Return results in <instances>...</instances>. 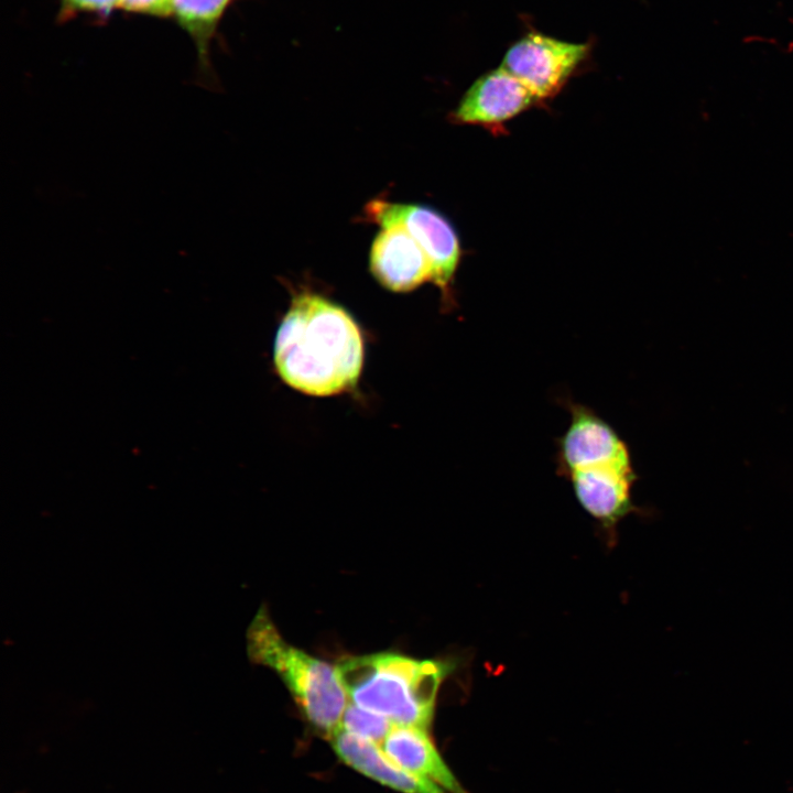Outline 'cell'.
Here are the masks:
<instances>
[{
	"label": "cell",
	"instance_id": "cell-1",
	"mask_svg": "<svg viewBox=\"0 0 793 793\" xmlns=\"http://www.w3.org/2000/svg\"><path fill=\"white\" fill-rule=\"evenodd\" d=\"M363 338L352 316L315 293L293 297L276 332L274 366L291 388L312 397L356 387L363 365Z\"/></svg>",
	"mask_w": 793,
	"mask_h": 793
},
{
	"label": "cell",
	"instance_id": "cell-2",
	"mask_svg": "<svg viewBox=\"0 0 793 793\" xmlns=\"http://www.w3.org/2000/svg\"><path fill=\"white\" fill-rule=\"evenodd\" d=\"M349 702L393 725L430 730L437 692L449 665L399 653L345 658L336 665Z\"/></svg>",
	"mask_w": 793,
	"mask_h": 793
},
{
	"label": "cell",
	"instance_id": "cell-3",
	"mask_svg": "<svg viewBox=\"0 0 793 793\" xmlns=\"http://www.w3.org/2000/svg\"><path fill=\"white\" fill-rule=\"evenodd\" d=\"M251 661L271 669L289 689L308 724L330 739L341 726L349 703L336 665L289 643L265 608H260L247 630Z\"/></svg>",
	"mask_w": 793,
	"mask_h": 793
},
{
	"label": "cell",
	"instance_id": "cell-4",
	"mask_svg": "<svg viewBox=\"0 0 793 793\" xmlns=\"http://www.w3.org/2000/svg\"><path fill=\"white\" fill-rule=\"evenodd\" d=\"M365 216L380 228L400 225L410 232L431 262L432 282L441 290L443 302L450 306L452 285L461 257L459 238L450 221L430 206L382 198L370 200Z\"/></svg>",
	"mask_w": 793,
	"mask_h": 793
},
{
	"label": "cell",
	"instance_id": "cell-5",
	"mask_svg": "<svg viewBox=\"0 0 793 793\" xmlns=\"http://www.w3.org/2000/svg\"><path fill=\"white\" fill-rule=\"evenodd\" d=\"M589 53L587 43H574L540 32L514 42L501 63L539 101L555 97Z\"/></svg>",
	"mask_w": 793,
	"mask_h": 793
},
{
	"label": "cell",
	"instance_id": "cell-6",
	"mask_svg": "<svg viewBox=\"0 0 793 793\" xmlns=\"http://www.w3.org/2000/svg\"><path fill=\"white\" fill-rule=\"evenodd\" d=\"M561 403L569 414V424L556 438L558 475L566 477L576 469L632 460L624 439L594 409L569 398L562 399Z\"/></svg>",
	"mask_w": 793,
	"mask_h": 793
},
{
	"label": "cell",
	"instance_id": "cell-7",
	"mask_svg": "<svg viewBox=\"0 0 793 793\" xmlns=\"http://www.w3.org/2000/svg\"><path fill=\"white\" fill-rule=\"evenodd\" d=\"M539 102L530 89L500 66L472 83L450 117L457 123L501 130L503 123Z\"/></svg>",
	"mask_w": 793,
	"mask_h": 793
},
{
	"label": "cell",
	"instance_id": "cell-8",
	"mask_svg": "<svg viewBox=\"0 0 793 793\" xmlns=\"http://www.w3.org/2000/svg\"><path fill=\"white\" fill-rule=\"evenodd\" d=\"M565 478L583 509L608 529L636 509L631 491L638 477L632 460L576 469Z\"/></svg>",
	"mask_w": 793,
	"mask_h": 793
},
{
	"label": "cell",
	"instance_id": "cell-9",
	"mask_svg": "<svg viewBox=\"0 0 793 793\" xmlns=\"http://www.w3.org/2000/svg\"><path fill=\"white\" fill-rule=\"evenodd\" d=\"M369 253V269L387 290L411 292L433 281L431 262L421 245L400 225L380 228Z\"/></svg>",
	"mask_w": 793,
	"mask_h": 793
},
{
	"label": "cell",
	"instance_id": "cell-10",
	"mask_svg": "<svg viewBox=\"0 0 793 793\" xmlns=\"http://www.w3.org/2000/svg\"><path fill=\"white\" fill-rule=\"evenodd\" d=\"M329 740L336 756L346 765L384 786L400 793H447L434 782L400 765L373 741L343 729Z\"/></svg>",
	"mask_w": 793,
	"mask_h": 793
},
{
	"label": "cell",
	"instance_id": "cell-11",
	"mask_svg": "<svg viewBox=\"0 0 793 793\" xmlns=\"http://www.w3.org/2000/svg\"><path fill=\"white\" fill-rule=\"evenodd\" d=\"M381 747L400 765L434 782L447 793H468L439 753L427 729L393 725Z\"/></svg>",
	"mask_w": 793,
	"mask_h": 793
},
{
	"label": "cell",
	"instance_id": "cell-12",
	"mask_svg": "<svg viewBox=\"0 0 793 793\" xmlns=\"http://www.w3.org/2000/svg\"><path fill=\"white\" fill-rule=\"evenodd\" d=\"M230 0H173V12L181 25L193 36L203 73L208 72V44Z\"/></svg>",
	"mask_w": 793,
	"mask_h": 793
},
{
	"label": "cell",
	"instance_id": "cell-13",
	"mask_svg": "<svg viewBox=\"0 0 793 793\" xmlns=\"http://www.w3.org/2000/svg\"><path fill=\"white\" fill-rule=\"evenodd\" d=\"M392 727L393 724L387 717L349 702L340 729L381 746Z\"/></svg>",
	"mask_w": 793,
	"mask_h": 793
},
{
	"label": "cell",
	"instance_id": "cell-14",
	"mask_svg": "<svg viewBox=\"0 0 793 793\" xmlns=\"http://www.w3.org/2000/svg\"><path fill=\"white\" fill-rule=\"evenodd\" d=\"M118 7L152 15L164 17L173 13V0H119Z\"/></svg>",
	"mask_w": 793,
	"mask_h": 793
},
{
	"label": "cell",
	"instance_id": "cell-15",
	"mask_svg": "<svg viewBox=\"0 0 793 793\" xmlns=\"http://www.w3.org/2000/svg\"><path fill=\"white\" fill-rule=\"evenodd\" d=\"M72 10L109 12L118 7L119 0H63Z\"/></svg>",
	"mask_w": 793,
	"mask_h": 793
}]
</instances>
